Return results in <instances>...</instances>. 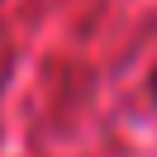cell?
Instances as JSON below:
<instances>
[{
  "label": "cell",
  "instance_id": "1",
  "mask_svg": "<svg viewBox=\"0 0 157 157\" xmlns=\"http://www.w3.org/2000/svg\"><path fill=\"white\" fill-rule=\"evenodd\" d=\"M147 95H152V105H157V67H152V76H147Z\"/></svg>",
  "mask_w": 157,
  "mask_h": 157
}]
</instances>
